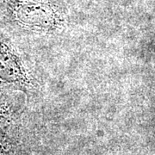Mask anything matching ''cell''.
<instances>
[{
    "label": "cell",
    "instance_id": "cell-1",
    "mask_svg": "<svg viewBox=\"0 0 155 155\" xmlns=\"http://www.w3.org/2000/svg\"><path fill=\"white\" fill-rule=\"evenodd\" d=\"M48 6L35 0H8L5 16L13 26L22 30L46 28L53 12ZM49 25V24H48Z\"/></svg>",
    "mask_w": 155,
    "mask_h": 155
}]
</instances>
